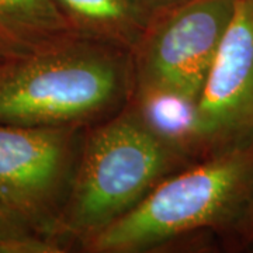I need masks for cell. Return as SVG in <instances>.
Here are the masks:
<instances>
[{"label":"cell","instance_id":"obj_1","mask_svg":"<svg viewBox=\"0 0 253 253\" xmlns=\"http://www.w3.org/2000/svg\"><path fill=\"white\" fill-rule=\"evenodd\" d=\"M134 87L131 51L73 34L0 61V126L90 128Z\"/></svg>","mask_w":253,"mask_h":253},{"label":"cell","instance_id":"obj_2","mask_svg":"<svg viewBox=\"0 0 253 253\" xmlns=\"http://www.w3.org/2000/svg\"><path fill=\"white\" fill-rule=\"evenodd\" d=\"M253 203V142L210 155L161 181L138 206L83 241L84 253H149L200 235L235 238Z\"/></svg>","mask_w":253,"mask_h":253},{"label":"cell","instance_id":"obj_3","mask_svg":"<svg viewBox=\"0 0 253 253\" xmlns=\"http://www.w3.org/2000/svg\"><path fill=\"white\" fill-rule=\"evenodd\" d=\"M193 162L180 144L155 128L129 101L118 114L86 129L58 241L68 252L79 248Z\"/></svg>","mask_w":253,"mask_h":253},{"label":"cell","instance_id":"obj_4","mask_svg":"<svg viewBox=\"0 0 253 253\" xmlns=\"http://www.w3.org/2000/svg\"><path fill=\"white\" fill-rule=\"evenodd\" d=\"M236 0H189L151 17L131 52L134 96H169L196 106Z\"/></svg>","mask_w":253,"mask_h":253},{"label":"cell","instance_id":"obj_5","mask_svg":"<svg viewBox=\"0 0 253 253\" xmlns=\"http://www.w3.org/2000/svg\"><path fill=\"white\" fill-rule=\"evenodd\" d=\"M86 129L0 126V204L58 244V224Z\"/></svg>","mask_w":253,"mask_h":253},{"label":"cell","instance_id":"obj_6","mask_svg":"<svg viewBox=\"0 0 253 253\" xmlns=\"http://www.w3.org/2000/svg\"><path fill=\"white\" fill-rule=\"evenodd\" d=\"M253 142V0L235 13L196 103L190 152L196 161Z\"/></svg>","mask_w":253,"mask_h":253},{"label":"cell","instance_id":"obj_7","mask_svg":"<svg viewBox=\"0 0 253 253\" xmlns=\"http://www.w3.org/2000/svg\"><path fill=\"white\" fill-rule=\"evenodd\" d=\"M78 36L134 51L151 21L136 0H54Z\"/></svg>","mask_w":253,"mask_h":253},{"label":"cell","instance_id":"obj_8","mask_svg":"<svg viewBox=\"0 0 253 253\" xmlns=\"http://www.w3.org/2000/svg\"><path fill=\"white\" fill-rule=\"evenodd\" d=\"M73 34L54 0H0V41L16 52Z\"/></svg>","mask_w":253,"mask_h":253},{"label":"cell","instance_id":"obj_9","mask_svg":"<svg viewBox=\"0 0 253 253\" xmlns=\"http://www.w3.org/2000/svg\"><path fill=\"white\" fill-rule=\"evenodd\" d=\"M62 245L38 235L0 204V253H63Z\"/></svg>","mask_w":253,"mask_h":253},{"label":"cell","instance_id":"obj_10","mask_svg":"<svg viewBox=\"0 0 253 253\" xmlns=\"http://www.w3.org/2000/svg\"><path fill=\"white\" fill-rule=\"evenodd\" d=\"M136 1L152 17V16L158 14V13H162L165 10L176 7V6H179L181 3H186L189 0H136Z\"/></svg>","mask_w":253,"mask_h":253},{"label":"cell","instance_id":"obj_11","mask_svg":"<svg viewBox=\"0 0 253 253\" xmlns=\"http://www.w3.org/2000/svg\"><path fill=\"white\" fill-rule=\"evenodd\" d=\"M235 239L239 241V244L246 248H253V203L249 212L244 219L242 225L239 228L238 234H236Z\"/></svg>","mask_w":253,"mask_h":253},{"label":"cell","instance_id":"obj_12","mask_svg":"<svg viewBox=\"0 0 253 253\" xmlns=\"http://www.w3.org/2000/svg\"><path fill=\"white\" fill-rule=\"evenodd\" d=\"M13 54H17L16 51H13L10 46H7L3 41H0V61L1 59H4V58H7V56H10V55Z\"/></svg>","mask_w":253,"mask_h":253}]
</instances>
